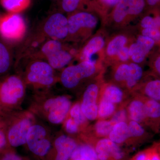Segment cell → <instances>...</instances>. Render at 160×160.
<instances>
[{"label":"cell","mask_w":160,"mask_h":160,"mask_svg":"<svg viewBox=\"0 0 160 160\" xmlns=\"http://www.w3.org/2000/svg\"><path fill=\"white\" fill-rule=\"evenodd\" d=\"M71 107V101L66 96L42 97L35 101L30 112L42 117L50 124L59 125L66 119Z\"/></svg>","instance_id":"obj_1"},{"label":"cell","mask_w":160,"mask_h":160,"mask_svg":"<svg viewBox=\"0 0 160 160\" xmlns=\"http://www.w3.org/2000/svg\"><path fill=\"white\" fill-rule=\"evenodd\" d=\"M26 85L21 76H5L0 79V114L18 111L26 93Z\"/></svg>","instance_id":"obj_2"},{"label":"cell","mask_w":160,"mask_h":160,"mask_svg":"<svg viewBox=\"0 0 160 160\" xmlns=\"http://www.w3.org/2000/svg\"><path fill=\"white\" fill-rule=\"evenodd\" d=\"M22 75L24 82L35 89H46L52 86L56 80L54 69L38 55L27 57Z\"/></svg>","instance_id":"obj_3"},{"label":"cell","mask_w":160,"mask_h":160,"mask_svg":"<svg viewBox=\"0 0 160 160\" xmlns=\"http://www.w3.org/2000/svg\"><path fill=\"white\" fill-rule=\"evenodd\" d=\"M3 116L9 146L16 148L26 144L28 132L34 123L33 114L30 112L17 111Z\"/></svg>","instance_id":"obj_4"},{"label":"cell","mask_w":160,"mask_h":160,"mask_svg":"<svg viewBox=\"0 0 160 160\" xmlns=\"http://www.w3.org/2000/svg\"><path fill=\"white\" fill-rule=\"evenodd\" d=\"M26 144L29 151L40 158L46 157L52 147L48 130L42 125L35 123L28 132Z\"/></svg>","instance_id":"obj_5"},{"label":"cell","mask_w":160,"mask_h":160,"mask_svg":"<svg viewBox=\"0 0 160 160\" xmlns=\"http://www.w3.org/2000/svg\"><path fill=\"white\" fill-rule=\"evenodd\" d=\"M39 56L45 59L54 69H62L72 60V56L58 40L49 39L43 43Z\"/></svg>","instance_id":"obj_6"},{"label":"cell","mask_w":160,"mask_h":160,"mask_svg":"<svg viewBox=\"0 0 160 160\" xmlns=\"http://www.w3.org/2000/svg\"><path fill=\"white\" fill-rule=\"evenodd\" d=\"M96 71L94 63L83 61L78 65L68 66L60 76V81L67 89H73L82 80L91 77Z\"/></svg>","instance_id":"obj_7"},{"label":"cell","mask_w":160,"mask_h":160,"mask_svg":"<svg viewBox=\"0 0 160 160\" xmlns=\"http://www.w3.org/2000/svg\"><path fill=\"white\" fill-rule=\"evenodd\" d=\"M26 29L25 21L18 13H10L0 19V34L8 41H19L24 37Z\"/></svg>","instance_id":"obj_8"},{"label":"cell","mask_w":160,"mask_h":160,"mask_svg":"<svg viewBox=\"0 0 160 160\" xmlns=\"http://www.w3.org/2000/svg\"><path fill=\"white\" fill-rule=\"evenodd\" d=\"M43 32L49 39H65L69 33L68 19L61 13L52 15L44 24Z\"/></svg>","instance_id":"obj_9"},{"label":"cell","mask_w":160,"mask_h":160,"mask_svg":"<svg viewBox=\"0 0 160 160\" xmlns=\"http://www.w3.org/2000/svg\"><path fill=\"white\" fill-rule=\"evenodd\" d=\"M93 146L97 154L98 160H126L125 151L119 145L109 138H102L98 140Z\"/></svg>","instance_id":"obj_10"},{"label":"cell","mask_w":160,"mask_h":160,"mask_svg":"<svg viewBox=\"0 0 160 160\" xmlns=\"http://www.w3.org/2000/svg\"><path fill=\"white\" fill-rule=\"evenodd\" d=\"M98 92L97 85L90 84L84 92L80 103L83 113L89 121H94L98 118Z\"/></svg>","instance_id":"obj_11"},{"label":"cell","mask_w":160,"mask_h":160,"mask_svg":"<svg viewBox=\"0 0 160 160\" xmlns=\"http://www.w3.org/2000/svg\"><path fill=\"white\" fill-rule=\"evenodd\" d=\"M145 6V0H120L115 7L113 19L116 22H120L127 16L139 14Z\"/></svg>","instance_id":"obj_12"},{"label":"cell","mask_w":160,"mask_h":160,"mask_svg":"<svg viewBox=\"0 0 160 160\" xmlns=\"http://www.w3.org/2000/svg\"><path fill=\"white\" fill-rule=\"evenodd\" d=\"M142 73V69L137 64H123L118 68L114 78L118 82L126 81L127 86L132 88L141 78Z\"/></svg>","instance_id":"obj_13"},{"label":"cell","mask_w":160,"mask_h":160,"mask_svg":"<svg viewBox=\"0 0 160 160\" xmlns=\"http://www.w3.org/2000/svg\"><path fill=\"white\" fill-rule=\"evenodd\" d=\"M69 35H74L82 29L93 28L97 23L94 16L86 12H80L72 15L68 19Z\"/></svg>","instance_id":"obj_14"},{"label":"cell","mask_w":160,"mask_h":160,"mask_svg":"<svg viewBox=\"0 0 160 160\" xmlns=\"http://www.w3.org/2000/svg\"><path fill=\"white\" fill-rule=\"evenodd\" d=\"M78 144L75 140L66 135H61L54 140L56 152L54 160H69Z\"/></svg>","instance_id":"obj_15"},{"label":"cell","mask_w":160,"mask_h":160,"mask_svg":"<svg viewBox=\"0 0 160 160\" xmlns=\"http://www.w3.org/2000/svg\"><path fill=\"white\" fill-rule=\"evenodd\" d=\"M154 43V41L151 38L143 35L140 36L138 38L137 42L130 46L129 55L131 56L132 60L135 62H141L152 49Z\"/></svg>","instance_id":"obj_16"},{"label":"cell","mask_w":160,"mask_h":160,"mask_svg":"<svg viewBox=\"0 0 160 160\" xmlns=\"http://www.w3.org/2000/svg\"><path fill=\"white\" fill-rule=\"evenodd\" d=\"M147 126L152 130L158 132L160 129V102L143 97Z\"/></svg>","instance_id":"obj_17"},{"label":"cell","mask_w":160,"mask_h":160,"mask_svg":"<svg viewBox=\"0 0 160 160\" xmlns=\"http://www.w3.org/2000/svg\"><path fill=\"white\" fill-rule=\"evenodd\" d=\"M127 111L128 117L131 121L147 126L143 97L132 100L128 105Z\"/></svg>","instance_id":"obj_18"},{"label":"cell","mask_w":160,"mask_h":160,"mask_svg":"<svg viewBox=\"0 0 160 160\" xmlns=\"http://www.w3.org/2000/svg\"><path fill=\"white\" fill-rule=\"evenodd\" d=\"M108 137L109 139L119 145L128 142L129 139L128 123L126 122L116 123Z\"/></svg>","instance_id":"obj_19"},{"label":"cell","mask_w":160,"mask_h":160,"mask_svg":"<svg viewBox=\"0 0 160 160\" xmlns=\"http://www.w3.org/2000/svg\"><path fill=\"white\" fill-rule=\"evenodd\" d=\"M71 160H98L93 146L89 143L78 145L72 154Z\"/></svg>","instance_id":"obj_20"},{"label":"cell","mask_w":160,"mask_h":160,"mask_svg":"<svg viewBox=\"0 0 160 160\" xmlns=\"http://www.w3.org/2000/svg\"><path fill=\"white\" fill-rule=\"evenodd\" d=\"M104 46V41L102 38L100 37L93 38L83 49L82 52V58L84 61H89L94 63L92 57L102 49Z\"/></svg>","instance_id":"obj_21"},{"label":"cell","mask_w":160,"mask_h":160,"mask_svg":"<svg viewBox=\"0 0 160 160\" xmlns=\"http://www.w3.org/2000/svg\"><path fill=\"white\" fill-rule=\"evenodd\" d=\"M129 160H160V142L139 152Z\"/></svg>","instance_id":"obj_22"},{"label":"cell","mask_w":160,"mask_h":160,"mask_svg":"<svg viewBox=\"0 0 160 160\" xmlns=\"http://www.w3.org/2000/svg\"><path fill=\"white\" fill-rule=\"evenodd\" d=\"M12 64V57L9 48L0 42V77L9 72Z\"/></svg>","instance_id":"obj_23"},{"label":"cell","mask_w":160,"mask_h":160,"mask_svg":"<svg viewBox=\"0 0 160 160\" xmlns=\"http://www.w3.org/2000/svg\"><path fill=\"white\" fill-rule=\"evenodd\" d=\"M3 7L10 13H18L29 7L31 0H0Z\"/></svg>","instance_id":"obj_24"},{"label":"cell","mask_w":160,"mask_h":160,"mask_svg":"<svg viewBox=\"0 0 160 160\" xmlns=\"http://www.w3.org/2000/svg\"><path fill=\"white\" fill-rule=\"evenodd\" d=\"M101 98L116 105L122 102L124 94L122 91L117 86L110 85L105 89Z\"/></svg>","instance_id":"obj_25"},{"label":"cell","mask_w":160,"mask_h":160,"mask_svg":"<svg viewBox=\"0 0 160 160\" xmlns=\"http://www.w3.org/2000/svg\"><path fill=\"white\" fill-rule=\"evenodd\" d=\"M115 105L108 100L101 98L98 101V118L100 119H105L112 116L116 112Z\"/></svg>","instance_id":"obj_26"},{"label":"cell","mask_w":160,"mask_h":160,"mask_svg":"<svg viewBox=\"0 0 160 160\" xmlns=\"http://www.w3.org/2000/svg\"><path fill=\"white\" fill-rule=\"evenodd\" d=\"M146 97L160 102V80H154L146 83L143 90Z\"/></svg>","instance_id":"obj_27"},{"label":"cell","mask_w":160,"mask_h":160,"mask_svg":"<svg viewBox=\"0 0 160 160\" xmlns=\"http://www.w3.org/2000/svg\"><path fill=\"white\" fill-rule=\"evenodd\" d=\"M115 123L111 120L101 119L95 124L94 130L97 136L105 138L109 136Z\"/></svg>","instance_id":"obj_28"},{"label":"cell","mask_w":160,"mask_h":160,"mask_svg":"<svg viewBox=\"0 0 160 160\" xmlns=\"http://www.w3.org/2000/svg\"><path fill=\"white\" fill-rule=\"evenodd\" d=\"M129 139L136 138L143 141L147 139L149 136L142 126L140 123L135 121H130L129 124Z\"/></svg>","instance_id":"obj_29"},{"label":"cell","mask_w":160,"mask_h":160,"mask_svg":"<svg viewBox=\"0 0 160 160\" xmlns=\"http://www.w3.org/2000/svg\"><path fill=\"white\" fill-rule=\"evenodd\" d=\"M69 114V117L73 119L79 125L80 127L87 122V119L83 113L81 108V104L77 103L72 106Z\"/></svg>","instance_id":"obj_30"},{"label":"cell","mask_w":160,"mask_h":160,"mask_svg":"<svg viewBox=\"0 0 160 160\" xmlns=\"http://www.w3.org/2000/svg\"><path fill=\"white\" fill-rule=\"evenodd\" d=\"M6 135V121L4 116L0 114V154L10 149Z\"/></svg>","instance_id":"obj_31"},{"label":"cell","mask_w":160,"mask_h":160,"mask_svg":"<svg viewBox=\"0 0 160 160\" xmlns=\"http://www.w3.org/2000/svg\"><path fill=\"white\" fill-rule=\"evenodd\" d=\"M127 41L126 38L119 36L109 43L107 48V53L109 55L117 54L119 51L124 47Z\"/></svg>","instance_id":"obj_32"},{"label":"cell","mask_w":160,"mask_h":160,"mask_svg":"<svg viewBox=\"0 0 160 160\" xmlns=\"http://www.w3.org/2000/svg\"><path fill=\"white\" fill-rule=\"evenodd\" d=\"M141 26L145 29L155 28L158 29L160 27V16H157L154 18L146 16L142 20Z\"/></svg>","instance_id":"obj_33"},{"label":"cell","mask_w":160,"mask_h":160,"mask_svg":"<svg viewBox=\"0 0 160 160\" xmlns=\"http://www.w3.org/2000/svg\"><path fill=\"white\" fill-rule=\"evenodd\" d=\"M66 131L70 134H75L79 131L80 126L72 118L69 117L66 119L65 124Z\"/></svg>","instance_id":"obj_34"},{"label":"cell","mask_w":160,"mask_h":160,"mask_svg":"<svg viewBox=\"0 0 160 160\" xmlns=\"http://www.w3.org/2000/svg\"><path fill=\"white\" fill-rule=\"evenodd\" d=\"M128 117L127 110L124 108H122L115 112L112 115L111 118V121L115 124L121 122H126Z\"/></svg>","instance_id":"obj_35"},{"label":"cell","mask_w":160,"mask_h":160,"mask_svg":"<svg viewBox=\"0 0 160 160\" xmlns=\"http://www.w3.org/2000/svg\"><path fill=\"white\" fill-rule=\"evenodd\" d=\"M0 160H29L25 157L21 156L13 150L8 149L1 154Z\"/></svg>","instance_id":"obj_36"},{"label":"cell","mask_w":160,"mask_h":160,"mask_svg":"<svg viewBox=\"0 0 160 160\" xmlns=\"http://www.w3.org/2000/svg\"><path fill=\"white\" fill-rule=\"evenodd\" d=\"M82 1V0H62L63 9L67 12L74 11Z\"/></svg>","instance_id":"obj_37"},{"label":"cell","mask_w":160,"mask_h":160,"mask_svg":"<svg viewBox=\"0 0 160 160\" xmlns=\"http://www.w3.org/2000/svg\"><path fill=\"white\" fill-rule=\"evenodd\" d=\"M143 36L151 38L154 41L160 40V31L158 29L155 28L144 29L142 31Z\"/></svg>","instance_id":"obj_38"},{"label":"cell","mask_w":160,"mask_h":160,"mask_svg":"<svg viewBox=\"0 0 160 160\" xmlns=\"http://www.w3.org/2000/svg\"><path fill=\"white\" fill-rule=\"evenodd\" d=\"M120 60L122 61H127L129 58V49L126 47H123L117 53Z\"/></svg>","instance_id":"obj_39"},{"label":"cell","mask_w":160,"mask_h":160,"mask_svg":"<svg viewBox=\"0 0 160 160\" xmlns=\"http://www.w3.org/2000/svg\"><path fill=\"white\" fill-rule=\"evenodd\" d=\"M104 6L107 7H112L116 5L120 0H99Z\"/></svg>","instance_id":"obj_40"},{"label":"cell","mask_w":160,"mask_h":160,"mask_svg":"<svg viewBox=\"0 0 160 160\" xmlns=\"http://www.w3.org/2000/svg\"><path fill=\"white\" fill-rule=\"evenodd\" d=\"M154 68L156 71L160 75V56L158 57L155 62Z\"/></svg>","instance_id":"obj_41"},{"label":"cell","mask_w":160,"mask_h":160,"mask_svg":"<svg viewBox=\"0 0 160 160\" xmlns=\"http://www.w3.org/2000/svg\"><path fill=\"white\" fill-rule=\"evenodd\" d=\"M147 2L149 6H154L160 2V0H147Z\"/></svg>","instance_id":"obj_42"},{"label":"cell","mask_w":160,"mask_h":160,"mask_svg":"<svg viewBox=\"0 0 160 160\" xmlns=\"http://www.w3.org/2000/svg\"></svg>","instance_id":"obj_43"}]
</instances>
